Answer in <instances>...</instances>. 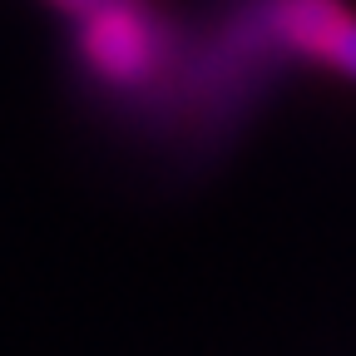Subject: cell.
<instances>
[{"instance_id":"cell-3","label":"cell","mask_w":356,"mask_h":356,"mask_svg":"<svg viewBox=\"0 0 356 356\" xmlns=\"http://www.w3.org/2000/svg\"><path fill=\"white\" fill-rule=\"evenodd\" d=\"M44 6L60 10V15H70V20H84V15H99L109 6H124V0H44Z\"/></svg>"},{"instance_id":"cell-1","label":"cell","mask_w":356,"mask_h":356,"mask_svg":"<svg viewBox=\"0 0 356 356\" xmlns=\"http://www.w3.org/2000/svg\"><path fill=\"white\" fill-rule=\"evenodd\" d=\"M74 60L99 89L149 95L178 65V25L154 0H124L74 20Z\"/></svg>"},{"instance_id":"cell-2","label":"cell","mask_w":356,"mask_h":356,"mask_svg":"<svg viewBox=\"0 0 356 356\" xmlns=\"http://www.w3.org/2000/svg\"><path fill=\"white\" fill-rule=\"evenodd\" d=\"M277 55H297L356 84V6L346 0H252Z\"/></svg>"}]
</instances>
